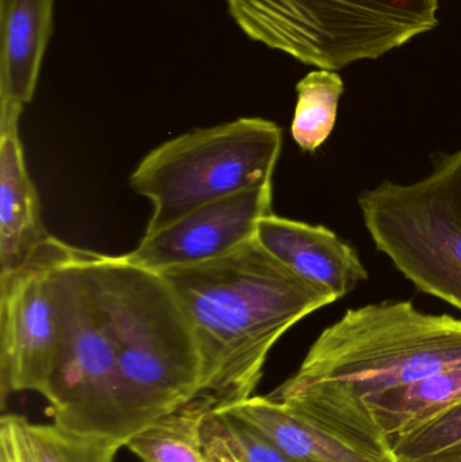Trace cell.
<instances>
[{"label": "cell", "mask_w": 461, "mask_h": 462, "mask_svg": "<svg viewBox=\"0 0 461 462\" xmlns=\"http://www.w3.org/2000/svg\"><path fill=\"white\" fill-rule=\"evenodd\" d=\"M26 425V418L21 415H3L0 420V462H35Z\"/></svg>", "instance_id": "44dd1931"}, {"label": "cell", "mask_w": 461, "mask_h": 462, "mask_svg": "<svg viewBox=\"0 0 461 462\" xmlns=\"http://www.w3.org/2000/svg\"><path fill=\"white\" fill-rule=\"evenodd\" d=\"M203 430L243 462H300L281 452L226 410L208 411L203 420Z\"/></svg>", "instance_id": "ffe728a7"}, {"label": "cell", "mask_w": 461, "mask_h": 462, "mask_svg": "<svg viewBox=\"0 0 461 462\" xmlns=\"http://www.w3.org/2000/svg\"><path fill=\"white\" fill-rule=\"evenodd\" d=\"M432 164L421 180H384L357 202L376 250L417 290L461 311V149Z\"/></svg>", "instance_id": "8992f818"}, {"label": "cell", "mask_w": 461, "mask_h": 462, "mask_svg": "<svg viewBox=\"0 0 461 462\" xmlns=\"http://www.w3.org/2000/svg\"><path fill=\"white\" fill-rule=\"evenodd\" d=\"M281 143L275 122L240 118L192 130L149 152L130 176L133 191L153 205L145 234L206 203L272 184Z\"/></svg>", "instance_id": "5b68a950"}, {"label": "cell", "mask_w": 461, "mask_h": 462, "mask_svg": "<svg viewBox=\"0 0 461 462\" xmlns=\"http://www.w3.org/2000/svg\"><path fill=\"white\" fill-rule=\"evenodd\" d=\"M272 214V184L245 189L189 211L164 229L145 234L124 254L152 271L222 257L256 238L257 225Z\"/></svg>", "instance_id": "9c48e42d"}, {"label": "cell", "mask_w": 461, "mask_h": 462, "mask_svg": "<svg viewBox=\"0 0 461 462\" xmlns=\"http://www.w3.org/2000/svg\"><path fill=\"white\" fill-rule=\"evenodd\" d=\"M268 396L295 417L338 437L346 444L382 460L397 461L389 437L367 404L341 385L287 379Z\"/></svg>", "instance_id": "4fadbf2b"}, {"label": "cell", "mask_w": 461, "mask_h": 462, "mask_svg": "<svg viewBox=\"0 0 461 462\" xmlns=\"http://www.w3.org/2000/svg\"><path fill=\"white\" fill-rule=\"evenodd\" d=\"M19 113H0V279L23 268L51 238L27 172Z\"/></svg>", "instance_id": "8fae6325"}, {"label": "cell", "mask_w": 461, "mask_h": 462, "mask_svg": "<svg viewBox=\"0 0 461 462\" xmlns=\"http://www.w3.org/2000/svg\"><path fill=\"white\" fill-rule=\"evenodd\" d=\"M297 94L292 138L303 152L314 153L335 129L344 81L336 70L316 69L298 83Z\"/></svg>", "instance_id": "e0dca14e"}, {"label": "cell", "mask_w": 461, "mask_h": 462, "mask_svg": "<svg viewBox=\"0 0 461 462\" xmlns=\"http://www.w3.org/2000/svg\"><path fill=\"white\" fill-rule=\"evenodd\" d=\"M251 40L318 69L376 60L438 24L440 0H225Z\"/></svg>", "instance_id": "277c9868"}, {"label": "cell", "mask_w": 461, "mask_h": 462, "mask_svg": "<svg viewBox=\"0 0 461 462\" xmlns=\"http://www.w3.org/2000/svg\"><path fill=\"white\" fill-rule=\"evenodd\" d=\"M211 410L194 399L138 431L124 448L143 462H216L203 439V420Z\"/></svg>", "instance_id": "2e32d148"}, {"label": "cell", "mask_w": 461, "mask_h": 462, "mask_svg": "<svg viewBox=\"0 0 461 462\" xmlns=\"http://www.w3.org/2000/svg\"><path fill=\"white\" fill-rule=\"evenodd\" d=\"M67 244L51 236L29 263L0 279V401L37 393L48 398L60 323L51 272Z\"/></svg>", "instance_id": "ba28073f"}, {"label": "cell", "mask_w": 461, "mask_h": 462, "mask_svg": "<svg viewBox=\"0 0 461 462\" xmlns=\"http://www.w3.org/2000/svg\"><path fill=\"white\" fill-rule=\"evenodd\" d=\"M461 364V319L411 301L348 310L322 331L290 379L341 385L363 402Z\"/></svg>", "instance_id": "3957f363"}, {"label": "cell", "mask_w": 461, "mask_h": 462, "mask_svg": "<svg viewBox=\"0 0 461 462\" xmlns=\"http://www.w3.org/2000/svg\"><path fill=\"white\" fill-rule=\"evenodd\" d=\"M159 273L178 296L197 339L202 385L195 399L213 410L254 396L276 342L336 301L279 263L256 238L222 257Z\"/></svg>", "instance_id": "6da1fadb"}, {"label": "cell", "mask_w": 461, "mask_h": 462, "mask_svg": "<svg viewBox=\"0 0 461 462\" xmlns=\"http://www.w3.org/2000/svg\"><path fill=\"white\" fill-rule=\"evenodd\" d=\"M54 0H0V113L32 102L53 32Z\"/></svg>", "instance_id": "7c38bea8"}, {"label": "cell", "mask_w": 461, "mask_h": 462, "mask_svg": "<svg viewBox=\"0 0 461 462\" xmlns=\"http://www.w3.org/2000/svg\"><path fill=\"white\" fill-rule=\"evenodd\" d=\"M256 241L279 263L332 293L336 300L368 279L356 250L327 227L270 214L257 225Z\"/></svg>", "instance_id": "30bf717a"}, {"label": "cell", "mask_w": 461, "mask_h": 462, "mask_svg": "<svg viewBox=\"0 0 461 462\" xmlns=\"http://www.w3.org/2000/svg\"><path fill=\"white\" fill-rule=\"evenodd\" d=\"M230 414L300 462H397L368 455L343 439L295 417L270 396L254 395L227 407Z\"/></svg>", "instance_id": "5bb4252c"}, {"label": "cell", "mask_w": 461, "mask_h": 462, "mask_svg": "<svg viewBox=\"0 0 461 462\" xmlns=\"http://www.w3.org/2000/svg\"><path fill=\"white\" fill-rule=\"evenodd\" d=\"M60 338L46 398L53 423L68 430L132 439L119 396L115 355L107 319L84 250L67 244L51 272Z\"/></svg>", "instance_id": "52a82bcc"}, {"label": "cell", "mask_w": 461, "mask_h": 462, "mask_svg": "<svg viewBox=\"0 0 461 462\" xmlns=\"http://www.w3.org/2000/svg\"><path fill=\"white\" fill-rule=\"evenodd\" d=\"M461 402V364L365 399L387 437L400 436Z\"/></svg>", "instance_id": "9a60e30c"}, {"label": "cell", "mask_w": 461, "mask_h": 462, "mask_svg": "<svg viewBox=\"0 0 461 462\" xmlns=\"http://www.w3.org/2000/svg\"><path fill=\"white\" fill-rule=\"evenodd\" d=\"M389 441L397 462H461V402Z\"/></svg>", "instance_id": "ac0fdd59"}, {"label": "cell", "mask_w": 461, "mask_h": 462, "mask_svg": "<svg viewBox=\"0 0 461 462\" xmlns=\"http://www.w3.org/2000/svg\"><path fill=\"white\" fill-rule=\"evenodd\" d=\"M107 319L132 437L197 398L202 360L189 318L159 272L84 250Z\"/></svg>", "instance_id": "7a4b0ae2"}, {"label": "cell", "mask_w": 461, "mask_h": 462, "mask_svg": "<svg viewBox=\"0 0 461 462\" xmlns=\"http://www.w3.org/2000/svg\"><path fill=\"white\" fill-rule=\"evenodd\" d=\"M26 433L35 462H114L124 447L115 439L78 433L56 423L27 420Z\"/></svg>", "instance_id": "d6986e66"}]
</instances>
